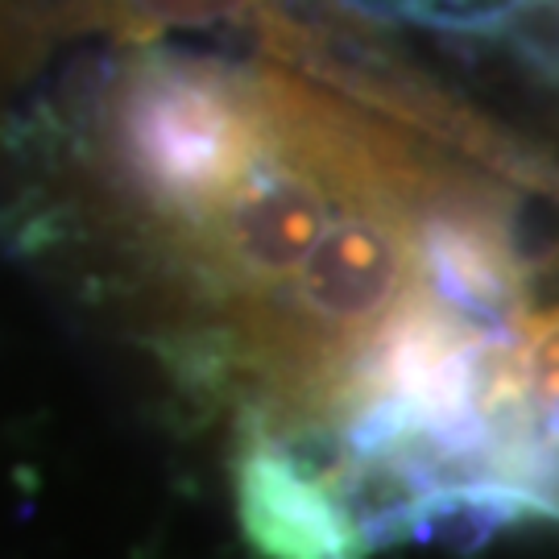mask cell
I'll return each mask as SVG.
<instances>
[{
  "label": "cell",
  "instance_id": "1",
  "mask_svg": "<svg viewBox=\"0 0 559 559\" xmlns=\"http://www.w3.org/2000/svg\"><path fill=\"white\" fill-rule=\"evenodd\" d=\"M258 141V80L195 62H145L117 92L108 154L129 200L158 221H179L237 179Z\"/></svg>",
  "mask_w": 559,
  "mask_h": 559
},
{
  "label": "cell",
  "instance_id": "2",
  "mask_svg": "<svg viewBox=\"0 0 559 559\" xmlns=\"http://www.w3.org/2000/svg\"><path fill=\"white\" fill-rule=\"evenodd\" d=\"M240 522L270 559H360L365 531L336 480L253 431L237 460Z\"/></svg>",
  "mask_w": 559,
  "mask_h": 559
},
{
  "label": "cell",
  "instance_id": "3",
  "mask_svg": "<svg viewBox=\"0 0 559 559\" xmlns=\"http://www.w3.org/2000/svg\"><path fill=\"white\" fill-rule=\"evenodd\" d=\"M510 353L526 402L543 419L559 423V307L522 316L510 332Z\"/></svg>",
  "mask_w": 559,
  "mask_h": 559
},
{
  "label": "cell",
  "instance_id": "4",
  "mask_svg": "<svg viewBox=\"0 0 559 559\" xmlns=\"http://www.w3.org/2000/svg\"><path fill=\"white\" fill-rule=\"evenodd\" d=\"M100 17L124 29L154 34L166 25H221V21H270L274 0H92Z\"/></svg>",
  "mask_w": 559,
  "mask_h": 559
},
{
  "label": "cell",
  "instance_id": "5",
  "mask_svg": "<svg viewBox=\"0 0 559 559\" xmlns=\"http://www.w3.org/2000/svg\"><path fill=\"white\" fill-rule=\"evenodd\" d=\"M411 13L436 25H460V29H485V25H501L519 13L531 0H406Z\"/></svg>",
  "mask_w": 559,
  "mask_h": 559
}]
</instances>
